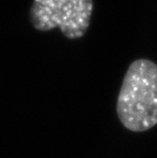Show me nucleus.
I'll list each match as a JSON object with an SVG mask.
<instances>
[{
    "label": "nucleus",
    "instance_id": "obj_2",
    "mask_svg": "<svg viewBox=\"0 0 157 158\" xmlns=\"http://www.w3.org/2000/svg\"><path fill=\"white\" fill-rule=\"evenodd\" d=\"M93 0H34L30 9L32 26L40 32L58 28L66 38H82L89 29Z\"/></svg>",
    "mask_w": 157,
    "mask_h": 158
},
{
    "label": "nucleus",
    "instance_id": "obj_1",
    "mask_svg": "<svg viewBox=\"0 0 157 158\" xmlns=\"http://www.w3.org/2000/svg\"><path fill=\"white\" fill-rule=\"evenodd\" d=\"M116 112L126 130L146 132L157 124V64L137 59L130 64L119 90Z\"/></svg>",
    "mask_w": 157,
    "mask_h": 158
}]
</instances>
